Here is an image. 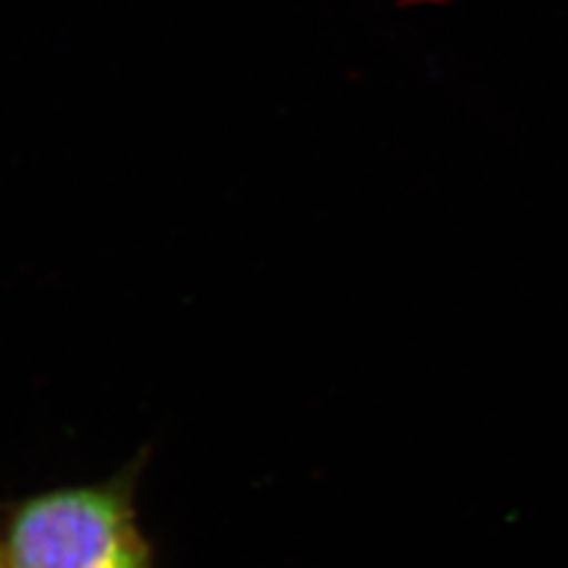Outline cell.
Returning <instances> with one entry per match:
<instances>
[{
	"label": "cell",
	"mask_w": 568,
	"mask_h": 568,
	"mask_svg": "<svg viewBox=\"0 0 568 568\" xmlns=\"http://www.w3.org/2000/svg\"><path fill=\"white\" fill-rule=\"evenodd\" d=\"M0 568H152L133 474L17 503L0 530Z\"/></svg>",
	"instance_id": "6da1fadb"
}]
</instances>
